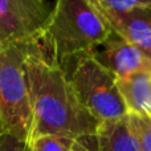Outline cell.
<instances>
[{"label": "cell", "instance_id": "obj_6", "mask_svg": "<svg viewBox=\"0 0 151 151\" xmlns=\"http://www.w3.org/2000/svg\"><path fill=\"white\" fill-rule=\"evenodd\" d=\"M94 5L118 36L139 48L151 61V11L141 7L113 9Z\"/></svg>", "mask_w": 151, "mask_h": 151}, {"label": "cell", "instance_id": "obj_11", "mask_svg": "<svg viewBox=\"0 0 151 151\" xmlns=\"http://www.w3.org/2000/svg\"><path fill=\"white\" fill-rule=\"evenodd\" d=\"M131 125L138 139L139 151H151V118L146 115L130 114Z\"/></svg>", "mask_w": 151, "mask_h": 151}, {"label": "cell", "instance_id": "obj_7", "mask_svg": "<svg viewBox=\"0 0 151 151\" xmlns=\"http://www.w3.org/2000/svg\"><path fill=\"white\" fill-rule=\"evenodd\" d=\"M94 56L117 78H126L139 72L151 70V61L145 53L117 33L102 45V50H96Z\"/></svg>", "mask_w": 151, "mask_h": 151}, {"label": "cell", "instance_id": "obj_3", "mask_svg": "<svg viewBox=\"0 0 151 151\" xmlns=\"http://www.w3.org/2000/svg\"><path fill=\"white\" fill-rule=\"evenodd\" d=\"M35 40L0 47V133H11L27 142L33 122L27 56Z\"/></svg>", "mask_w": 151, "mask_h": 151}, {"label": "cell", "instance_id": "obj_4", "mask_svg": "<svg viewBox=\"0 0 151 151\" xmlns=\"http://www.w3.org/2000/svg\"><path fill=\"white\" fill-rule=\"evenodd\" d=\"M68 76L80 101L99 123L129 114L118 86V78L94 53L76 58Z\"/></svg>", "mask_w": 151, "mask_h": 151}, {"label": "cell", "instance_id": "obj_1", "mask_svg": "<svg viewBox=\"0 0 151 151\" xmlns=\"http://www.w3.org/2000/svg\"><path fill=\"white\" fill-rule=\"evenodd\" d=\"M27 70L33 111L29 139L57 135L81 142L96 135L99 122L80 101L65 69L48 57L40 40L29 48Z\"/></svg>", "mask_w": 151, "mask_h": 151}, {"label": "cell", "instance_id": "obj_13", "mask_svg": "<svg viewBox=\"0 0 151 151\" xmlns=\"http://www.w3.org/2000/svg\"><path fill=\"white\" fill-rule=\"evenodd\" d=\"M94 138V137H93ZM93 138L89 139V141H81V142H76L74 147L72 151H96L93 147V143H91V141H93Z\"/></svg>", "mask_w": 151, "mask_h": 151}, {"label": "cell", "instance_id": "obj_10", "mask_svg": "<svg viewBox=\"0 0 151 151\" xmlns=\"http://www.w3.org/2000/svg\"><path fill=\"white\" fill-rule=\"evenodd\" d=\"M76 141L57 135H40L31 138L28 151H72Z\"/></svg>", "mask_w": 151, "mask_h": 151}, {"label": "cell", "instance_id": "obj_12", "mask_svg": "<svg viewBox=\"0 0 151 151\" xmlns=\"http://www.w3.org/2000/svg\"><path fill=\"white\" fill-rule=\"evenodd\" d=\"M0 151H28V142L11 133H0Z\"/></svg>", "mask_w": 151, "mask_h": 151}, {"label": "cell", "instance_id": "obj_8", "mask_svg": "<svg viewBox=\"0 0 151 151\" xmlns=\"http://www.w3.org/2000/svg\"><path fill=\"white\" fill-rule=\"evenodd\" d=\"M91 143L96 151H139L138 139L129 114L99 123Z\"/></svg>", "mask_w": 151, "mask_h": 151}, {"label": "cell", "instance_id": "obj_5", "mask_svg": "<svg viewBox=\"0 0 151 151\" xmlns=\"http://www.w3.org/2000/svg\"><path fill=\"white\" fill-rule=\"evenodd\" d=\"M52 12L45 0H0V47L41 40Z\"/></svg>", "mask_w": 151, "mask_h": 151}, {"label": "cell", "instance_id": "obj_9", "mask_svg": "<svg viewBox=\"0 0 151 151\" xmlns=\"http://www.w3.org/2000/svg\"><path fill=\"white\" fill-rule=\"evenodd\" d=\"M118 86L127 113L151 118V70L118 78Z\"/></svg>", "mask_w": 151, "mask_h": 151}, {"label": "cell", "instance_id": "obj_14", "mask_svg": "<svg viewBox=\"0 0 151 151\" xmlns=\"http://www.w3.org/2000/svg\"><path fill=\"white\" fill-rule=\"evenodd\" d=\"M122 1H127L130 4L135 5V7H141L151 11V0H122Z\"/></svg>", "mask_w": 151, "mask_h": 151}, {"label": "cell", "instance_id": "obj_2", "mask_svg": "<svg viewBox=\"0 0 151 151\" xmlns=\"http://www.w3.org/2000/svg\"><path fill=\"white\" fill-rule=\"evenodd\" d=\"M115 32L90 0H56L41 36V45L53 63L64 64L94 53Z\"/></svg>", "mask_w": 151, "mask_h": 151}]
</instances>
